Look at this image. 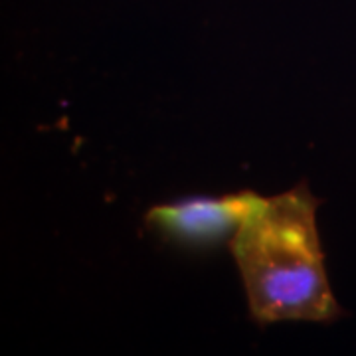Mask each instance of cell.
Masks as SVG:
<instances>
[{"label":"cell","mask_w":356,"mask_h":356,"mask_svg":"<svg viewBox=\"0 0 356 356\" xmlns=\"http://www.w3.org/2000/svg\"><path fill=\"white\" fill-rule=\"evenodd\" d=\"M318 204L305 182L261 196L228 243L257 325L332 323L341 317L318 238Z\"/></svg>","instance_id":"cell-1"},{"label":"cell","mask_w":356,"mask_h":356,"mask_svg":"<svg viewBox=\"0 0 356 356\" xmlns=\"http://www.w3.org/2000/svg\"><path fill=\"white\" fill-rule=\"evenodd\" d=\"M259 200L257 192L240 191L156 204L145 214V226L168 243L208 250L232 242Z\"/></svg>","instance_id":"cell-2"}]
</instances>
